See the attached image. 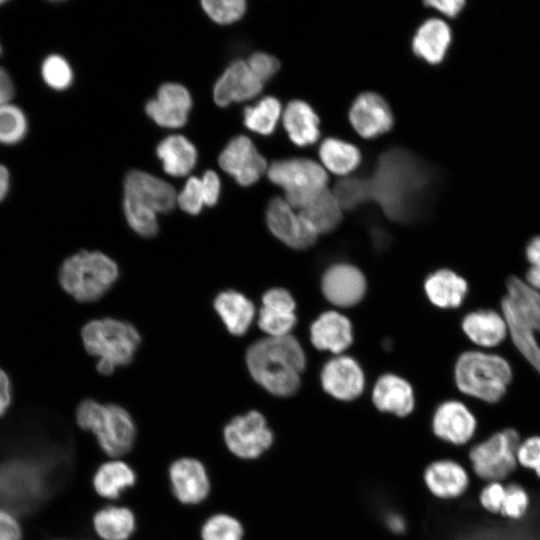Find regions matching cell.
I'll list each match as a JSON object with an SVG mask.
<instances>
[{
  "instance_id": "20",
  "label": "cell",
  "mask_w": 540,
  "mask_h": 540,
  "mask_svg": "<svg viewBox=\"0 0 540 540\" xmlns=\"http://www.w3.org/2000/svg\"><path fill=\"white\" fill-rule=\"evenodd\" d=\"M461 329L478 349L491 351L509 337L508 324L502 312L495 309H476L462 318Z\"/></svg>"
},
{
  "instance_id": "47",
  "label": "cell",
  "mask_w": 540,
  "mask_h": 540,
  "mask_svg": "<svg viewBox=\"0 0 540 540\" xmlns=\"http://www.w3.org/2000/svg\"><path fill=\"white\" fill-rule=\"evenodd\" d=\"M252 73L262 83L273 77L279 70V61L266 53H253L246 62Z\"/></svg>"
},
{
  "instance_id": "49",
  "label": "cell",
  "mask_w": 540,
  "mask_h": 540,
  "mask_svg": "<svg viewBox=\"0 0 540 540\" xmlns=\"http://www.w3.org/2000/svg\"><path fill=\"white\" fill-rule=\"evenodd\" d=\"M201 184L205 206H214L218 202L221 189L218 175L212 170L206 171L201 178Z\"/></svg>"
},
{
  "instance_id": "43",
  "label": "cell",
  "mask_w": 540,
  "mask_h": 540,
  "mask_svg": "<svg viewBox=\"0 0 540 540\" xmlns=\"http://www.w3.org/2000/svg\"><path fill=\"white\" fill-rule=\"evenodd\" d=\"M516 460L518 467L533 472L540 480V435H529L521 439Z\"/></svg>"
},
{
  "instance_id": "55",
  "label": "cell",
  "mask_w": 540,
  "mask_h": 540,
  "mask_svg": "<svg viewBox=\"0 0 540 540\" xmlns=\"http://www.w3.org/2000/svg\"><path fill=\"white\" fill-rule=\"evenodd\" d=\"M385 522L387 527L394 533H402L406 527L403 517L397 513L387 514Z\"/></svg>"
},
{
  "instance_id": "37",
  "label": "cell",
  "mask_w": 540,
  "mask_h": 540,
  "mask_svg": "<svg viewBox=\"0 0 540 540\" xmlns=\"http://www.w3.org/2000/svg\"><path fill=\"white\" fill-rule=\"evenodd\" d=\"M42 82L51 90L61 92L73 83L74 74L68 60L57 53L46 55L39 66Z\"/></svg>"
},
{
  "instance_id": "52",
  "label": "cell",
  "mask_w": 540,
  "mask_h": 540,
  "mask_svg": "<svg viewBox=\"0 0 540 540\" xmlns=\"http://www.w3.org/2000/svg\"><path fill=\"white\" fill-rule=\"evenodd\" d=\"M425 4L428 7H431L443 15H446L448 17L454 18L456 17L464 8L466 5V1L464 0H432V1H426Z\"/></svg>"
},
{
  "instance_id": "39",
  "label": "cell",
  "mask_w": 540,
  "mask_h": 540,
  "mask_svg": "<svg viewBox=\"0 0 540 540\" xmlns=\"http://www.w3.org/2000/svg\"><path fill=\"white\" fill-rule=\"evenodd\" d=\"M532 505L528 490L519 482L506 481V493L502 503L500 517L509 521L523 520Z\"/></svg>"
},
{
  "instance_id": "25",
  "label": "cell",
  "mask_w": 540,
  "mask_h": 540,
  "mask_svg": "<svg viewBox=\"0 0 540 540\" xmlns=\"http://www.w3.org/2000/svg\"><path fill=\"white\" fill-rule=\"evenodd\" d=\"M424 291L429 301L441 309H455L465 301L469 285L467 280L447 268L431 273L424 282Z\"/></svg>"
},
{
  "instance_id": "35",
  "label": "cell",
  "mask_w": 540,
  "mask_h": 540,
  "mask_svg": "<svg viewBox=\"0 0 540 540\" xmlns=\"http://www.w3.org/2000/svg\"><path fill=\"white\" fill-rule=\"evenodd\" d=\"M319 156L324 166L337 175L350 173L361 161V154L354 145L336 138L322 142Z\"/></svg>"
},
{
  "instance_id": "22",
  "label": "cell",
  "mask_w": 540,
  "mask_h": 540,
  "mask_svg": "<svg viewBox=\"0 0 540 540\" xmlns=\"http://www.w3.org/2000/svg\"><path fill=\"white\" fill-rule=\"evenodd\" d=\"M372 401L379 411L399 417L408 416L415 407L412 386L404 378L394 374H385L377 380Z\"/></svg>"
},
{
  "instance_id": "28",
  "label": "cell",
  "mask_w": 540,
  "mask_h": 540,
  "mask_svg": "<svg viewBox=\"0 0 540 540\" xmlns=\"http://www.w3.org/2000/svg\"><path fill=\"white\" fill-rule=\"evenodd\" d=\"M283 124L291 141L298 146L314 144L320 137L319 118L309 104L301 100L288 103Z\"/></svg>"
},
{
  "instance_id": "11",
  "label": "cell",
  "mask_w": 540,
  "mask_h": 540,
  "mask_svg": "<svg viewBox=\"0 0 540 540\" xmlns=\"http://www.w3.org/2000/svg\"><path fill=\"white\" fill-rule=\"evenodd\" d=\"M478 425L475 413L466 403L457 399L441 402L431 419L435 437L455 447L471 444L476 437Z\"/></svg>"
},
{
  "instance_id": "2",
  "label": "cell",
  "mask_w": 540,
  "mask_h": 540,
  "mask_svg": "<svg viewBox=\"0 0 540 540\" xmlns=\"http://www.w3.org/2000/svg\"><path fill=\"white\" fill-rule=\"evenodd\" d=\"M245 362L251 377L263 389L278 397H288L300 387L306 356L298 340L286 335L252 343Z\"/></svg>"
},
{
  "instance_id": "9",
  "label": "cell",
  "mask_w": 540,
  "mask_h": 540,
  "mask_svg": "<svg viewBox=\"0 0 540 540\" xmlns=\"http://www.w3.org/2000/svg\"><path fill=\"white\" fill-rule=\"evenodd\" d=\"M267 175L271 182L283 189L284 199L296 210L327 188V173L310 159L274 161L268 167Z\"/></svg>"
},
{
  "instance_id": "21",
  "label": "cell",
  "mask_w": 540,
  "mask_h": 540,
  "mask_svg": "<svg viewBox=\"0 0 540 540\" xmlns=\"http://www.w3.org/2000/svg\"><path fill=\"white\" fill-rule=\"evenodd\" d=\"M263 87L247 63L233 62L217 80L213 90L214 101L219 106L241 102L257 96Z\"/></svg>"
},
{
  "instance_id": "15",
  "label": "cell",
  "mask_w": 540,
  "mask_h": 540,
  "mask_svg": "<svg viewBox=\"0 0 540 540\" xmlns=\"http://www.w3.org/2000/svg\"><path fill=\"white\" fill-rule=\"evenodd\" d=\"M168 475L172 492L182 504L197 505L210 493L211 483L207 470L196 458L182 457L173 461Z\"/></svg>"
},
{
  "instance_id": "10",
  "label": "cell",
  "mask_w": 540,
  "mask_h": 540,
  "mask_svg": "<svg viewBox=\"0 0 540 540\" xmlns=\"http://www.w3.org/2000/svg\"><path fill=\"white\" fill-rule=\"evenodd\" d=\"M228 450L244 460L259 458L274 442V434L266 418L257 410L233 417L223 429Z\"/></svg>"
},
{
  "instance_id": "33",
  "label": "cell",
  "mask_w": 540,
  "mask_h": 540,
  "mask_svg": "<svg viewBox=\"0 0 540 540\" xmlns=\"http://www.w3.org/2000/svg\"><path fill=\"white\" fill-rule=\"evenodd\" d=\"M501 312L508 324L509 338L521 356L540 374V343L537 332L521 320L504 302L500 304Z\"/></svg>"
},
{
  "instance_id": "27",
  "label": "cell",
  "mask_w": 540,
  "mask_h": 540,
  "mask_svg": "<svg viewBox=\"0 0 540 540\" xmlns=\"http://www.w3.org/2000/svg\"><path fill=\"white\" fill-rule=\"evenodd\" d=\"M501 301L540 333V291L528 284L524 278L511 276L506 282V294Z\"/></svg>"
},
{
  "instance_id": "51",
  "label": "cell",
  "mask_w": 540,
  "mask_h": 540,
  "mask_svg": "<svg viewBox=\"0 0 540 540\" xmlns=\"http://www.w3.org/2000/svg\"><path fill=\"white\" fill-rule=\"evenodd\" d=\"M21 531L15 518L0 510V540H20Z\"/></svg>"
},
{
  "instance_id": "18",
  "label": "cell",
  "mask_w": 540,
  "mask_h": 540,
  "mask_svg": "<svg viewBox=\"0 0 540 540\" xmlns=\"http://www.w3.org/2000/svg\"><path fill=\"white\" fill-rule=\"evenodd\" d=\"M349 120L355 131L364 138L379 136L393 126L388 103L374 92L362 93L355 99L349 111Z\"/></svg>"
},
{
  "instance_id": "48",
  "label": "cell",
  "mask_w": 540,
  "mask_h": 540,
  "mask_svg": "<svg viewBox=\"0 0 540 540\" xmlns=\"http://www.w3.org/2000/svg\"><path fill=\"white\" fill-rule=\"evenodd\" d=\"M263 307L294 313L296 304L292 295L284 288H272L262 296Z\"/></svg>"
},
{
  "instance_id": "14",
  "label": "cell",
  "mask_w": 540,
  "mask_h": 540,
  "mask_svg": "<svg viewBox=\"0 0 540 540\" xmlns=\"http://www.w3.org/2000/svg\"><path fill=\"white\" fill-rule=\"evenodd\" d=\"M423 481L435 498L443 501L456 500L470 489L471 471L455 459H437L425 468Z\"/></svg>"
},
{
  "instance_id": "50",
  "label": "cell",
  "mask_w": 540,
  "mask_h": 540,
  "mask_svg": "<svg viewBox=\"0 0 540 540\" xmlns=\"http://www.w3.org/2000/svg\"><path fill=\"white\" fill-rule=\"evenodd\" d=\"M17 87L10 71L0 65V105L14 101Z\"/></svg>"
},
{
  "instance_id": "44",
  "label": "cell",
  "mask_w": 540,
  "mask_h": 540,
  "mask_svg": "<svg viewBox=\"0 0 540 540\" xmlns=\"http://www.w3.org/2000/svg\"><path fill=\"white\" fill-rule=\"evenodd\" d=\"M505 493L506 482H484L477 495L478 505L488 514L499 516Z\"/></svg>"
},
{
  "instance_id": "24",
  "label": "cell",
  "mask_w": 540,
  "mask_h": 540,
  "mask_svg": "<svg viewBox=\"0 0 540 540\" xmlns=\"http://www.w3.org/2000/svg\"><path fill=\"white\" fill-rule=\"evenodd\" d=\"M212 306L226 330L233 336H242L255 318V306L243 293L234 289L219 292Z\"/></svg>"
},
{
  "instance_id": "26",
  "label": "cell",
  "mask_w": 540,
  "mask_h": 540,
  "mask_svg": "<svg viewBox=\"0 0 540 540\" xmlns=\"http://www.w3.org/2000/svg\"><path fill=\"white\" fill-rule=\"evenodd\" d=\"M452 42L449 25L439 18L426 20L416 31L413 41V52L430 64L443 61Z\"/></svg>"
},
{
  "instance_id": "56",
  "label": "cell",
  "mask_w": 540,
  "mask_h": 540,
  "mask_svg": "<svg viewBox=\"0 0 540 540\" xmlns=\"http://www.w3.org/2000/svg\"><path fill=\"white\" fill-rule=\"evenodd\" d=\"M3 53H4V47L0 39V57L3 55Z\"/></svg>"
},
{
  "instance_id": "41",
  "label": "cell",
  "mask_w": 540,
  "mask_h": 540,
  "mask_svg": "<svg viewBox=\"0 0 540 540\" xmlns=\"http://www.w3.org/2000/svg\"><path fill=\"white\" fill-rule=\"evenodd\" d=\"M297 318L294 313L272 310L263 307L259 311L257 323L259 328L268 337H281L290 335Z\"/></svg>"
},
{
  "instance_id": "46",
  "label": "cell",
  "mask_w": 540,
  "mask_h": 540,
  "mask_svg": "<svg viewBox=\"0 0 540 540\" xmlns=\"http://www.w3.org/2000/svg\"><path fill=\"white\" fill-rule=\"evenodd\" d=\"M525 259L528 267L524 279L540 291V235L532 237L525 246Z\"/></svg>"
},
{
  "instance_id": "53",
  "label": "cell",
  "mask_w": 540,
  "mask_h": 540,
  "mask_svg": "<svg viewBox=\"0 0 540 540\" xmlns=\"http://www.w3.org/2000/svg\"><path fill=\"white\" fill-rule=\"evenodd\" d=\"M11 402V384L7 374L0 368V416L5 413Z\"/></svg>"
},
{
  "instance_id": "8",
  "label": "cell",
  "mask_w": 540,
  "mask_h": 540,
  "mask_svg": "<svg viewBox=\"0 0 540 540\" xmlns=\"http://www.w3.org/2000/svg\"><path fill=\"white\" fill-rule=\"evenodd\" d=\"M521 439L515 428L505 427L472 443L468 451L471 473L483 482H506L518 468L516 451Z\"/></svg>"
},
{
  "instance_id": "4",
  "label": "cell",
  "mask_w": 540,
  "mask_h": 540,
  "mask_svg": "<svg viewBox=\"0 0 540 540\" xmlns=\"http://www.w3.org/2000/svg\"><path fill=\"white\" fill-rule=\"evenodd\" d=\"M513 380L510 362L498 353L468 350L454 365V381L465 396L492 405L500 402Z\"/></svg>"
},
{
  "instance_id": "34",
  "label": "cell",
  "mask_w": 540,
  "mask_h": 540,
  "mask_svg": "<svg viewBox=\"0 0 540 540\" xmlns=\"http://www.w3.org/2000/svg\"><path fill=\"white\" fill-rule=\"evenodd\" d=\"M30 132V119L26 110L13 102L0 105V146L21 145Z\"/></svg>"
},
{
  "instance_id": "1",
  "label": "cell",
  "mask_w": 540,
  "mask_h": 540,
  "mask_svg": "<svg viewBox=\"0 0 540 540\" xmlns=\"http://www.w3.org/2000/svg\"><path fill=\"white\" fill-rule=\"evenodd\" d=\"M369 180L370 199L395 220L412 217L429 177L421 162L409 151L393 148L378 159Z\"/></svg>"
},
{
  "instance_id": "45",
  "label": "cell",
  "mask_w": 540,
  "mask_h": 540,
  "mask_svg": "<svg viewBox=\"0 0 540 540\" xmlns=\"http://www.w3.org/2000/svg\"><path fill=\"white\" fill-rule=\"evenodd\" d=\"M177 205L187 214L198 215L204 203L201 179L190 177L181 190L177 194Z\"/></svg>"
},
{
  "instance_id": "6",
  "label": "cell",
  "mask_w": 540,
  "mask_h": 540,
  "mask_svg": "<svg viewBox=\"0 0 540 540\" xmlns=\"http://www.w3.org/2000/svg\"><path fill=\"white\" fill-rule=\"evenodd\" d=\"M119 276L117 262L99 250H81L67 257L59 269L61 287L80 303L103 298Z\"/></svg>"
},
{
  "instance_id": "23",
  "label": "cell",
  "mask_w": 540,
  "mask_h": 540,
  "mask_svg": "<svg viewBox=\"0 0 540 540\" xmlns=\"http://www.w3.org/2000/svg\"><path fill=\"white\" fill-rule=\"evenodd\" d=\"M310 339L315 348L340 354L353 341L351 322L336 311L324 312L312 323Z\"/></svg>"
},
{
  "instance_id": "31",
  "label": "cell",
  "mask_w": 540,
  "mask_h": 540,
  "mask_svg": "<svg viewBox=\"0 0 540 540\" xmlns=\"http://www.w3.org/2000/svg\"><path fill=\"white\" fill-rule=\"evenodd\" d=\"M137 480L132 467L118 459L101 464L93 476V487L96 493L105 499H117L127 488L132 487Z\"/></svg>"
},
{
  "instance_id": "16",
  "label": "cell",
  "mask_w": 540,
  "mask_h": 540,
  "mask_svg": "<svg viewBox=\"0 0 540 540\" xmlns=\"http://www.w3.org/2000/svg\"><path fill=\"white\" fill-rule=\"evenodd\" d=\"M320 379L324 391L341 401L356 399L365 386L364 373L358 362L343 355L330 359L324 365Z\"/></svg>"
},
{
  "instance_id": "17",
  "label": "cell",
  "mask_w": 540,
  "mask_h": 540,
  "mask_svg": "<svg viewBox=\"0 0 540 540\" xmlns=\"http://www.w3.org/2000/svg\"><path fill=\"white\" fill-rule=\"evenodd\" d=\"M321 288L330 303L339 307H351L358 304L364 297L366 280L357 267L347 263H338L325 271Z\"/></svg>"
},
{
  "instance_id": "7",
  "label": "cell",
  "mask_w": 540,
  "mask_h": 540,
  "mask_svg": "<svg viewBox=\"0 0 540 540\" xmlns=\"http://www.w3.org/2000/svg\"><path fill=\"white\" fill-rule=\"evenodd\" d=\"M76 422L83 430L93 433L100 448L111 457L128 453L134 445L135 422L118 404L85 399L76 409Z\"/></svg>"
},
{
  "instance_id": "29",
  "label": "cell",
  "mask_w": 540,
  "mask_h": 540,
  "mask_svg": "<svg viewBox=\"0 0 540 540\" xmlns=\"http://www.w3.org/2000/svg\"><path fill=\"white\" fill-rule=\"evenodd\" d=\"M317 235L333 231L342 219V207L327 188L298 210Z\"/></svg>"
},
{
  "instance_id": "3",
  "label": "cell",
  "mask_w": 540,
  "mask_h": 540,
  "mask_svg": "<svg viewBox=\"0 0 540 540\" xmlns=\"http://www.w3.org/2000/svg\"><path fill=\"white\" fill-rule=\"evenodd\" d=\"M177 204L175 189L143 171H130L124 182L123 210L130 228L143 238L159 232L158 214L169 213Z\"/></svg>"
},
{
  "instance_id": "57",
  "label": "cell",
  "mask_w": 540,
  "mask_h": 540,
  "mask_svg": "<svg viewBox=\"0 0 540 540\" xmlns=\"http://www.w3.org/2000/svg\"><path fill=\"white\" fill-rule=\"evenodd\" d=\"M8 3L7 0H0V8L5 6Z\"/></svg>"
},
{
  "instance_id": "54",
  "label": "cell",
  "mask_w": 540,
  "mask_h": 540,
  "mask_svg": "<svg viewBox=\"0 0 540 540\" xmlns=\"http://www.w3.org/2000/svg\"><path fill=\"white\" fill-rule=\"evenodd\" d=\"M12 174L9 167L0 162V203L4 202L11 192Z\"/></svg>"
},
{
  "instance_id": "30",
  "label": "cell",
  "mask_w": 540,
  "mask_h": 540,
  "mask_svg": "<svg viewBox=\"0 0 540 540\" xmlns=\"http://www.w3.org/2000/svg\"><path fill=\"white\" fill-rule=\"evenodd\" d=\"M164 171L172 176L187 175L195 166L197 151L183 135H170L162 140L156 149Z\"/></svg>"
},
{
  "instance_id": "12",
  "label": "cell",
  "mask_w": 540,
  "mask_h": 540,
  "mask_svg": "<svg viewBox=\"0 0 540 540\" xmlns=\"http://www.w3.org/2000/svg\"><path fill=\"white\" fill-rule=\"evenodd\" d=\"M271 233L288 247L302 250L311 247L318 235L284 198L271 199L266 210Z\"/></svg>"
},
{
  "instance_id": "38",
  "label": "cell",
  "mask_w": 540,
  "mask_h": 540,
  "mask_svg": "<svg viewBox=\"0 0 540 540\" xmlns=\"http://www.w3.org/2000/svg\"><path fill=\"white\" fill-rule=\"evenodd\" d=\"M200 536L202 540H243L244 528L232 515L217 513L205 520Z\"/></svg>"
},
{
  "instance_id": "5",
  "label": "cell",
  "mask_w": 540,
  "mask_h": 540,
  "mask_svg": "<svg viewBox=\"0 0 540 540\" xmlns=\"http://www.w3.org/2000/svg\"><path fill=\"white\" fill-rule=\"evenodd\" d=\"M81 339L86 352L97 358L96 370L103 376L129 365L141 344V334L132 323L112 317L85 323Z\"/></svg>"
},
{
  "instance_id": "13",
  "label": "cell",
  "mask_w": 540,
  "mask_h": 540,
  "mask_svg": "<svg viewBox=\"0 0 540 540\" xmlns=\"http://www.w3.org/2000/svg\"><path fill=\"white\" fill-rule=\"evenodd\" d=\"M220 167L241 186L257 182L268 170L266 159L246 136L233 138L219 156Z\"/></svg>"
},
{
  "instance_id": "42",
  "label": "cell",
  "mask_w": 540,
  "mask_h": 540,
  "mask_svg": "<svg viewBox=\"0 0 540 540\" xmlns=\"http://www.w3.org/2000/svg\"><path fill=\"white\" fill-rule=\"evenodd\" d=\"M201 4L207 15L218 24L237 21L246 10V2L243 0H205Z\"/></svg>"
},
{
  "instance_id": "40",
  "label": "cell",
  "mask_w": 540,
  "mask_h": 540,
  "mask_svg": "<svg viewBox=\"0 0 540 540\" xmlns=\"http://www.w3.org/2000/svg\"><path fill=\"white\" fill-rule=\"evenodd\" d=\"M342 209H353L370 200L369 180L347 177L338 181L333 191Z\"/></svg>"
},
{
  "instance_id": "32",
  "label": "cell",
  "mask_w": 540,
  "mask_h": 540,
  "mask_svg": "<svg viewBox=\"0 0 540 540\" xmlns=\"http://www.w3.org/2000/svg\"><path fill=\"white\" fill-rule=\"evenodd\" d=\"M93 528L102 540H128L136 528V518L131 509L110 505L93 516Z\"/></svg>"
},
{
  "instance_id": "36",
  "label": "cell",
  "mask_w": 540,
  "mask_h": 540,
  "mask_svg": "<svg viewBox=\"0 0 540 540\" xmlns=\"http://www.w3.org/2000/svg\"><path fill=\"white\" fill-rule=\"evenodd\" d=\"M280 114V102L268 96L261 99L255 106L245 108L244 124L253 132L270 135L275 130Z\"/></svg>"
},
{
  "instance_id": "19",
  "label": "cell",
  "mask_w": 540,
  "mask_h": 540,
  "mask_svg": "<svg viewBox=\"0 0 540 540\" xmlns=\"http://www.w3.org/2000/svg\"><path fill=\"white\" fill-rule=\"evenodd\" d=\"M192 99L188 90L177 83L163 84L157 97L145 107L147 115L159 126L180 128L187 122Z\"/></svg>"
}]
</instances>
